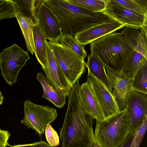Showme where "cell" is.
<instances>
[{"label":"cell","mask_w":147,"mask_h":147,"mask_svg":"<svg viewBox=\"0 0 147 147\" xmlns=\"http://www.w3.org/2000/svg\"><path fill=\"white\" fill-rule=\"evenodd\" d=\"M79 79L68 95V105L60 130L62 147H92L95 142L94 118L87 110L81 96Z\"/></svg>","instance_id":"6da1fadb"},{"label":"cell","mask_w":147,"mask_h":147,"mask_svg":"<svg viewBox=\"0 0 147 147\" xmlns=\"http://www.w3.org/2000/svg\"><path fill=\"white\" fill-rule=\"evenodd\" d=\"M58 18L63 34L74 36L92 26L116 21L102 12L93 13L67 0H42Z\"/></svg>","instance_id":"7a4b0ae2"},{"label":"cell","mask_w":147,"mask_h":147,"mask_svg":"<svg viewBox=\"0 0 147 147\" xmlns=\"http://www.w3.org/2000/svg\"><path fill=\"white\" fill-rule=\"evenodd\" d=\"M91 54L102 61L105 67L119 72L133 49L121 37L119 33H110L91 42Z\"/></svg>","instance_id":"3957f363"},{"label":"cell","mask_w":147,"mask_h":147,"mask_svg":"<svg viewBox=\"0 0 147 147\" xmlns=\"http://www.w3.org/2000/svg\"><path fill=\"white\" fill-rule=\"evenodd\" d=\"M131 131L128 108L102 121H96L95 142L100 147H118Z\"/></svg>","instance_id":"277c9868"},{"label":"cell","mask_w":147,"mask_h":147,"mask_svg":"<svg viewBox=\"0 0 147 147\" xmlns=\"http://www.w3.org/2000/svg\"><path fill=\"white\" fill-rule=\"evenodd\" d=\"M48 42L62 71L73 87L86 71L84 60L70 49L61 45L58 41Z\"/></svg>","instance_id":"5b68a950"},{"label":"cell","mask_w":147,"mask_h":147,"mask_svg":"<svg viewBox=\"0 0 147 147\" xmlns=\"http://www.w3.org/2000/svg\"><path fill=\"white\" fill-rule=\"evenodd\" d=\"M30 59L28 53L16 43L3 49L0 53V68L7 84L12 86L16 82L20 71Z\"/></svg>","instance_id":"8992f818"},{"label":"cell","mask_w":147,"mask_h":147,"mask_svg":"<svg viewBox=\"0 0 147 147\" xmlns=\"http://www.w3.org/2000/svg\"><path fill=\"white\" fill-rule=\"evenodd\" d=\"M24 105V116L21 123L40 136L44 134L47 125L54 122L57 117L56 110L53 108L37 105L27 99Z\"/></svg>","instance_id":"52a82bcc"},{"label":"cell","mask_w":147,"mask_h":147,"mask_svg":"<svg viewBox=\"0 0 147 147\" xmlns=\"http://www.w3.org/2000/svg\"><path fill=\"white\" fill-rule=\"evenodd\" d=\"M37 23L45 38L56 42L63 34L60 21L51 8L42 0L37 8Z\"/></svg>","instance_id":"ba28073f"},{"label":"cell","mask_w":147,"mask_h":147,"mask_svg":"<svg viewBox=\"0 0 147 147\" xmlns=\"http://www.w3.org/2000/svg\"><path fill=\"white\" fill-rule=\"evenodd\" d=\"M106 7L102 12L126 26L140 28L147 25V15L142 14L106 0Z\"/></svg>","instance_id":"9c48e42d"},{"label":"cell","mask_w":147,"mask_h":147,"mask_svg":"<svg viewBox=\"0 0 147 147\" xmlns=\"http://www.w3.org/2000/svg\"><path fill=\"white\" fill-rule=\"evenodd\" d=\"M46 60L47 68L42 69L46 77L60 93L67 96L73 87L62 71L47 41L46 42Z\"/></svg>","instance_id":"30bf717a"},{"label":"cell","mask_w":147,"mask_h":147,"mask_svg":"<svg viewBox=\"0 0 147 147\" xmlns=\"http://www.w3.org/2000/svg\"><path fill=\"white\" fill-rule=\"evenodd\" d=\"M86 81L89 84L106 119L119 111L112 93L100 81L90 74Z\"/></svg>","instance_id":"8fae6325"},{"label":"cell","mask_w":147,"mask_h":147,"mask_svg":"<svg viewBox=\"0 0 147 147\" xmlns=\"http://www.w3.org/2000/svg\"><path fill=\"white\" fill-rule=\"evenodd\" d=\"M106 72L113 90V95L120 111L127 107L126 100L133 90L130 79L119 72L105 67Z\"/></svg>","instance_id":"7c38bea8"},{"label":"cell","mask_w":147,"mask_h":147,"mask_svg":"<svg viewBox=\"0 0 147 147\" xmlns=\"http://www.w3.org/2000/svg\"><path fill=\"white\" fill-rule=\"evenodd\" d=\"M131 125L132 131L135 132L147 115V94L133 90L126 100Z\"/></svg>","instance_id":"4fadbf2b"},{"label":"cell","mask_w":147,"mask_h":147,"mask_svg":"<svg viewBox=\"0 0 147 147\" xmlns=\"http://www.w3.org/2000/svg\"><path fill=\"white\" fill-rule=\"evenodd\" d=\"M126 26L116 21L105 22L92 26L74 37L78 43L85 46Z\"/></svg>","instance_id":"5bb4252c"},{"label":"cell","mask_w":147,"mask_h":147,"mask_svg":"<svg viewBox=\"0 0 147 147\" xmlns=\"http://www.w3.org/2000/svg\"><path fill=\"white\" fill-rule=\"evenodd\" d=\"M147 26L138 28L126 26L120 35L134 51L147 59Z\"/></svg>","instance_id":"9a60e30c"},{"label":"cell","mask_w":147,"mask_h":147,"mask_svg":"<svg viewBox=\"0 0 147 147\" xmlns=\"http://www.w3.org/2000/svg\"><path fill=\"white\" fill-rule=\"evenodd\" d=\"M81 97L88 112L96 121H102L105 119L101 109L88 82L80 86Z\"/></svg>","instance_id":"2e32d148"},{"label":"cell","mask_w":147,"mask_h":147,"mask_svg":"<svg viewBox=\"0 0 147 147\" xmlns=\"http://www.w3.org/2000/svg\"><path fill=\"white\" fill-rule=\"evenodd\" d=\"M36 78L43 88L42 97L49 100L59 108L63 107L66 103L67 96L60 93L41 72L37 73Z\"/></svg>","instance_id":"e0dca14e"},{"label":"cell","mask_w":147,"mask_h":147,"mask_svg":"<svg viewBox=\"0 0 147 147\" xmlns=\"http://www.w3.org/2000/svg\"><path fill=\"white\" fill-rule=\"evenodd\" d=\"M88 61L85 66L90 74L101 82L112 93L113 89L107 76L105 66L101 59L97 56L90 54L88 56Z\"/></svg>","instance_id":"ac0fdd59"},{"label":"cell","mask_w":147,"mask_h":147,"mask_svg":"<svg viewBox=\"0 0 147 147\" xmlns=\"http://www.w3.org/2000/svg\"><path fill=\"white\" fill-rule=\"evenodd\" d=\"M34 54L42 69L47 68L46 42L47 40L38 24H35L33 30Z\"/></svg>","instance_id":"d6986e66"},{"label":"cell","mask_w":147,"mask_h":147,"mask_svg":"<svg viewBox=\"0 0 147 147\" xmlns=\"http://www.w3.org/2000/svg\"><path fill=\"white\" fill-rule=\"evenodd\" d=\"M147 59L138 52L133 51L126 59L119 72L131 79Z\"/></svg>","instance_id":"ffe728a7"},{"label":"cell","mask_w":147,"mask_h":147,"mask_svg":"<svg viewBox=\"0 0 147 147\" xmlns=\"http://www.w3.org/2000/svg\"><path fill=\"white\" fill-rule=\"evenodd\" d=\"M22 32L28 51L32 55L35 52L33 30L35 24L30 18L17 13L15 15Z\"/></svg>","instance_id":"44dd1931"},{"label":"cell","mask_w":147,"mask_h":147,"mask_svg":"<svg viewBox=\"0 0 147 147\" xmlns=\"http://www.w3.org/2000/svg\"><path fill=\"white\" fill-rule=\"evenodd\" d=\"M17 13L31 19L35 24H37L36 12L41 0H15Z\"/></svg>","instance_id":"7402d4cb"},{"label":"cell","mask_w":147,"mask_h":147,"mask_svg":"<svg viewBox=\"0 0 147 147\" xmlns=\"http://www.w3.org/2000/svg\"><path fill=\"white\" fill-rule=\"evenodd\" d=\"M58 41L63 46L73 51L81 59L84 60L87 57L85 46L78 43L73 36L69 34H63Z\"/></svg>","instance_id":"603a6c76"},{"label":"cell","mask_w":147,"mask_h":147,"mask_svg":"<svg viewBox=\"0 0 147 147\" xmlns=\"http://www.w3.org/2000/svg\"><path fill=\"white\" fill-rule=\"evenodd\" d=\"M131 84L133 90L147 94V62L133 76Z\"/></svg>","instance_id":"cb8c5ba5"},{"label":"cell","mask_w":147,"mask_h":147,"mask_svg":"<svg viewBox=\"0 0 147 147\" xmlns=\"http://www.w3.org/2000/svg\"><path fill=\"white\" fill-rule=\"evenodd\" d=\"M93 13L102 12L106 7V0H67Z\"/></svg>","instance_id":"d4e9b609"},{"label":"cell","mask_w":147,"mask_h":147,"mask_svg":"<svg viewBox=\"0 0 147 147\" xmlns=\"http://www.w3.org/2000/svg\"><path fill=\"white\" fill-rule=\"evenodd\" d=\"M147 127V115L136 130L130 147H140L146 131Z\"/></svg>","instance_id":"484cf974"},{"label":"cell","mask_w":147,"mask_h":147,"mask_svg":"<svg viewBox=\"0 0 147 147\" xmlns=\"http://www.w3.org/2000/svg\"><path fill=\"white\" fill-rule=\"evenodd\" d=\"M46 139L52 147L58 146L59 144V136L56 131L50 124L47 126L45 130Z\"/></svg>","instance_id":"4316f807"},{"label":"cell","mask_w":147,"mask_h":147,"mask_svg":"<svg viewBox=\"0 0 147 147\" xmlns=\"http://www.w3.org/2000/svg\"><path fill=\"white\" fill-rule=\"evenodd\" d=\"M114 4L140 13L147 15L134 0H111Z\"/></svg>","instance_id":"83f0119b"},{"label":"cell","mask_w":147,"mask_h":147,"mask_svg":"<svg viewBox=\"0 0 147 147\" xmlns=\"http://www.w3.org/2000/svg\"><path fill=\"white\" fill-rule=\"evenodd\" d=\"M10 136L8 131L0 129V147H5L8 145V141Z\"/></svg>","instance_id":"f1b7e54d"},{"label":"cell","mask_w":147,"mask_h":147,"mask_svg":"<svg viewBox=\"0 0 147 147\" xmlns=\"http://www.w3.org/2000/svg\"><path fill=\"white\" fill-rule=\"evenodd\" d=\"M135 133V132L131 131L124 141L118 147H130Z\"/></svg>","instance_id":"f546056e"},{"label":"cell","mask_w":147,"mask_h":147,"mask_svg":"<svg viewBox=\"0 0 147 147\" xmlns=\"http://www.w3.org/2000/svg\"><path fill=\"white\" fill-rule=\"evenodd\" d=\"M134 1L145 12L147 13V0Z\"/></svg>","instance_id":"4dcf8cb0"},{"label":"cell","mask_w":147,"mask_h":147,"mask_svg":"<svg viewBox=\"0 0 147 147\" xmlns=\"http://www.w3.org/2000/svg\"><path fill=\"white\" fill-rule=\"evenodd\" d=\"M34 143L33 147H52L46 142L42 140L35 142Z\"/></svg>","instance_id":"1f68e13d"},{"label":"cell","mask_w":147,"mask_h":147,"mask_svg":"<svg viewBox=\"0 0 147 147\" xmlns=\"http://www.w3.org/2000/svg\"><path fill=\"white\" fill-rule=\"evenodd\" d=\"M34 145V143L32 144L17 145L11 146V147H33Z\"/></svg>","instance_id":"d6a6232c"},{"label":"cell","mask_w":147,"mask_h":147,"mask_svg":"<svg viewBox=\"0 0 147 147\" xmlns=\"http://www.w3.org/2000/svg\"><path fill=\"white\" fill-rule=\"evenodd\" d=\"M4 99V97L2 94L1 92L0 91V105H2Z\"/></svg>","instance_id":"836d02e7"},{"label":"cell","mask_w":147,"mask_h":147,"mask_svg":"<svg viewBox=\"0 0 147 147\" xmlns=\"http://www.w3.org/2000/svg\"><path fill=\"white\" fill-rule=\"evenodd\" d=\"M93 147H100L99 145L96 142H95L93 145Z\"/></svg>","instance_id":"e575fe53"}]
</instances>
